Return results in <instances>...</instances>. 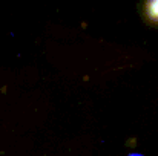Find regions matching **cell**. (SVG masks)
<instances>
[{"mask_svg": "<svg viewBox=\"0 0 158 156\" xmlns=\"http://www.w3.org/2000/svg\"><path fill=\"white\" fill-rule=\"evenodd\" d=\"M129 156H143V155H138V153H132V155H129Z\"/></svg>", "mask_w": 158, "mask_h": 156, "instance_id": "obj_2", "label": "cell"}, {"mask_svg": "<svg viewBox=\"0 0 158 156\" xmlns=\"http://www.w3.org/2000/svg\"><path fill=\"white\" fill-rule=\"evenodd\" d=\"M144 17L151 25L158 26V0H149L144 3Z\"/></svg>", "mask_w": 158, "mask_h": 156, "instance_id": "obj_1", "label": "cell"}]
</instances>
